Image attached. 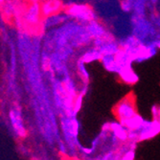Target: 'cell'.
I'll list each match as a JSON object with an SVG mask.
<instances>
[{"instance_id": "4", "label": "cell", "mask_w": 160, "mask_h": 160, "mask_svg": "<svg viewBox=\"0 0 160 160\" xmlns=\"http://www.w3.org/2000/svg\"><path fill=\"white\" fill-rule=\"evenodd\" d=\"M68 13L70 16L74 17L80 20L83 21H92L94 18V13L92 10L87 7V6H82V5H72L71 7L68 8Z\"/></svg>"}, {"instance_id": "2", "label": "cell", "mask_w": 160, "mask_h": 160, "mask_svg": "<svg viewBox=\"0 0 160 160\" xmlns=\"http://www.w3.org/2000/svg\"><path fill=\"white\" fill-rule=\"evenodd\" d=\"M116 119L120 123H124L137 115L135 100L132 95H127L113 108Z\"/></svg>"}, {"instance_id": "12", "label": "cell", "mask_w": 160, "mask_h": 160, "mask_svg": "<svg viewBox=\"0 0 160 160\" xmlns=\"http://www.w3.org/2000/svg\"><path fill=\"white\" fill-rule=\"evenodd\" d=\"M121 6H122L124 11L128 12L130 10V8H132V2H130V0H122Z\"/></svg>"}, {"instance_id": "5", "label": "cell", "mask_w": 160, "mask_h": 160, "mask_svg": "<svg viewBox=\"0 0 160 160\" xmlns=\"http://www.w3.org/2000/svg\"><path fill=\"white\" fill-rule=\"evenodd\" d=\"M41 14V6L38 3H32L26 9L23 18L28 24L37 25L40 20Z\"/></svg>"}, {"instance_id": "13", "label": "cell", "mask_w": 160, "mask_h": 160, "mask_svg": "<svg viewBox=\"0 0 160 160\" xmlns=\"http://www.w3.org/2000/svg\"><path fill=\"white\" fill-rule=\"evenodd\" d=\"M31 1H32L33 3H38L39 0H31Z\"/></svg>"}, {"instance_id": "9", "label": "cell", "mask_w": 160, "mask_h": 160, "mask_svg": "<svg viewBox=\"0 0 160 160\" xmlns=\"http://www.w3.org/2000/svg\"><path fill=\"white\" fill-rule=\"evenodd\" d=\"M120 74L123 78V80L126 82H129V83H133L137 81V78L136 76L132 73V71L128 70V68L124 69L122 72H120Z\"/></svg>"}, {"instance_id": "8", "label": "cell", "mask_w": 160, "mask_h": 160, "mask_svg": "<svg viewBox=\"0 0 160 160\" xmlns=\"http://www.w3.org/2000/svg\"><path fill=\"white\" fill-rule=\"evenodd\" d=\"M87 31H88V33L91 37L96 38H102V37H103L105 34L104 29L102 28V26L94 21L90 22V24L88 25V27H87Z\"/></svg>"}, {"instance_id": "11", "label": "cell", "mask_w": 160, "mask_h": 160, "mask_svg": "<svg viewBox=\"0 0 160 160\" xmlns=\"http://www.w3.org/2000/svg\"><path fill=\"white\" fill-rule=\"evenodd\" d=\"M78 68H79V71H80L81 75H82V78H83L84 80H88V73H87L85 68H84L83 62L80 61V62L78 64Z\"/></svg>"}, {"instance_id": "3", "label": "cell", "mask_w": 160, "mask_h": 160, "mask_svg": "<svg viewBox=\"0 0 160 160\" xmlns=\"http://www.w3.org/2000/svg\"><path fill=\"white\" fill-rule=\"evenodd\" d=\"M9 118H10V122L12 124L14 134L21 138L24 137L26 135V128H25V125L23 122L22 114L20 110L18 108L11 109L9 113Z\"/></svg>"}, {"instance_id": "7", "label": "cell", "mask_w": 160, "mask_h": 160, "mask_svg": "<svg viewBox=\"0 0 160 160\" xmlns=\"http://www.w3.org/2000/svg\"><path fill=\"white\" fill-rule=\"evenodd\" d=\"M101 61L103 62L105 67L109 71L120 72L119 66L116 62L115 55H103L101 58Z\"/></svg>"}, {"instance_id": "6", "label": "cell", "mask_w": 160, "mask_h": 160, "mask_svg": "<svg viewBox=\"0 0 160 160\" xmlns=\"http://www.w3.org/2000/svg\"><path fill=\"white\" fill-rule=\"evenodd\" d=\"M41 6V13L43 17H50L57 14L62 9V2L60 0H45Z\"/></svg>"}, {"instance_id": "14", "label": "cell", "mask_w": 160, "mask_h": 160, "mask_svg": "<svg viewBox=\"0 0 160 160\" xmlns=\"http://www.w3.org/2000/svg\"><path fill=\"white\" fill-rule=\"evenodd\" d=\"M158 1V0H152V3H153V4H155L156 2Z\"/></svg>"}, {"instance_id": "1", "label": "cell", "mask_w": 160, "mask_h": 160, "mask_svg": "<svg viewBox=\"0 0 160 160\" xmlns=\"http://www.w3.org/2000/svg\"><path fill=\"white\" fill-rule=\"evenodd\" d=\"M160 132V120L152 119V121H144L134 129L128 130V141L137 143L154 137Z\"/></svg>"}, {"instance_id": "10", "label": "cell", "mask_w": 160, "mask_h": 160, "mask_svg": "<svg viewBox=\"0 0 160 160\" xmlns=\"http://www.w3.org/2000/svg\"><path fill=\"white\" fill-rule=\"evenodd\" d=\"M134 145H135V144H132V146H130L128 149H127V150L123 152V154H122L120 160H134V159H135Z\"/></svg>"}]
</instances>
